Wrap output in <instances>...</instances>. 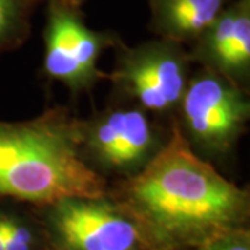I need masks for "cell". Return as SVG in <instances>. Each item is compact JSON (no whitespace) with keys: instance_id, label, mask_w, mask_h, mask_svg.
<instances>
[{"instance_id":"cell-1","label":"cell","mask_w":250,"mask_h":250,"mask_svg":"<svg viewBox=\"0 0 250 250\" xmlns=\"http://www.w3.org/2000/svg\"><path fill=\"white\" fill-rule=\"evenodd\" d=\"M107 195L131 211L163 250H193L249 228V190L199 157L174 118L160 153L132 178L110 182Z\"/></svg>"},{"instance_id":"cell-2","label":"cell","mask_w":250,"mask_h":250,"mask_svg":"<svg viewBox=\"0 0 250 250\" xmlns=\"http://www.w3.org/2000/svg\"><path fill=\"white\" fill-rule=\"evenodd\" d=\"M81 154V118L53 106L24 121L0 120V199L29 206L107 193Z\"/></svg>"},{"instance_id":"cell-3","label":"cell","mask_w":250,"mask_h":250,"mask_svg":"<svg viewBox=\"0 0 250 250\" xmlns=\"http://www.w3.org/2000/svg\"><path fill=\"white\" fill-rule=\"evenodd\" d=\"M168 136L170 126L164 128L150 113L118 100L89 118H81V154L108 182L139 174Z\"/></svg>"},{"instance_id":"cell-4","label":"cell","mask_w":250,"mask_h":250,"mask_svg":"<svg viewBox=\"0 0 250 250\" xmlns=\"http://www.w3.org/2000/svg\"><path fill=\"white\" fill-rule=\"evenodd\" d=\"M174 120L199 157L211 164L221 163L232 154L248 131L249 92L200 68L190 75Z\"/></svg>"},{"instance_id":"cell-5","label":"cell","mask_w":250,"mask_h":250,"mask_svg":"<svg viewBox=\"0 0 250 250\" xmlns=\"http://www.w3.org/2000/svg\"><path fill=\"white\" fill-rule=\"evenodd\" d=\"M35 210L53 250H163L149 229L107 193L68 197Z\"/></svg>"},{"instance_id":"cell-6","label":"cell","mask_w":250,"mask_h":250,"mask_svg":"<svg viewBox=\"0 0 250 250\" xmlns=\"http://www.w3.org/2000/svg\"><path fill=\"white\" fill-rule=\"evenodd\" d=\"M190 56L167 39L124 47L107 78L118 102L172 120L190 78Z\"/></svg>"},{"instance_id":"cell-7","label":"cell","mask_w":250,"mask_h":250,"mask_svg":"<svg viewBox=\"0 0 250 250\" xmlns=\"http://www.w3.org/2000/svg\"><path fill=\"white\" fill-rule=\"evenodd\" d=\"M111 43V36L86 27L72 7L54 0L45 29L43 72L75 95L89 92L107 77L98 62Z\"/></svg>"},{"instance_id":"cell-8","label":"cell","mask_w":250,"mask_h":250,"mask_svg":"<svg viewBox=\"0 0 250 250\" xmlns=\"http://www.w3.org/2000/svg\"><path fill=\"white\" fill-rule=\"evenodd\" d=\"M199 62L249 92L250 83V1L238 0L223 13L196 41L189 53Z\"/></svg>"},{"instance_id":"cell-9","label":"cell","mask_w":250,"mask_h":250,"mask_svg":"<svg viewBox=\"0 0 250 250\" xmlns=\"http://www.w3.org/2000/svg\"><path fill=\"white\" fill-rule=\"evenodd\" d=\"M227 0H153V28L161 36L182 45L195 41L213 25Z\"/></svg>"},{"instance_id":"cell-10","label":"cell","mask_w":250,"mask_h":250,"mask_svg":"<svg viewBox=\"0 0 250 250\" xmlns=\"http://www.w3.org/2000/svg\"><path fill=\"white\" fill-rule=\"evenodd\" d=\"M0 250H53L34 206L0 199Z\"/></svg>"},{"instance_id":"cell-11","label":"cell","mask_w":250,"mask_h":250,"mask_svg":"<svg viewBox=\"0 0 250 250\" xmlns=\"http://www.w3.org/2000/svg\"><path fill=\"white\" fill-rule=\"evenodd\" d=\"M25 31V0H0V53L17 43Z\"/></svg>"},{"instance_id":"cell-12","label":"cell","mask_w":250,"mask_h":250,"mask_svg":"<svg viewBox=\"0 0 250 250\" xmlns=\"http://www.w3.org/2000/svg\"><path fill=\"white\" fill-rule=\"evenodd\" d=\"M193 250H250V228L221 235Z\"/></svg>"},{"instance_id":"cell-13","label":"cell","mask_w":250,"mask_h":250,"mask_svg":"<svg viewBox=\"0 0 250 250\" xmlns=\"http://www.w3.org/2000/svg\"><path fill=\"white\" fill-rule=\"evenodd\" d=\"M57 1L64 3V4H67V6H70V7H74V6H78V3H81L82 0H57Z\"/></svg>"}]
</instances>
